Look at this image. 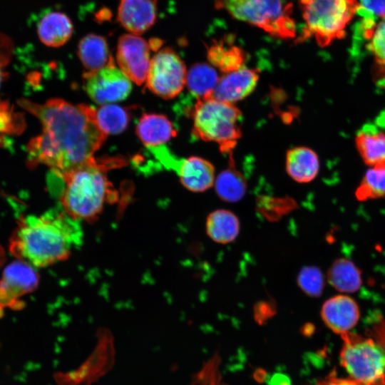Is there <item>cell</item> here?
I'll use <instances>...</instances> for the list:
<instances>
[{
    "label": "cell",
    "instance_id": "2",
    "mask_svg": "<svg viewBox=\"0 0 385 385\" xmlns=\"http://www.w3.org/2000/svg\"><path fill=\"white\" fill-rule=\"evenodd\" d=\"M80 221L61 207L40 215L21 217L9 241V250L34 267H46L67 259L82 245Z\"/></svg>",
    "mask_w": 385,
    "mask_h": 385
},
{
    "label": "cell",
    "instance_id": "32",
    "mask_svg": "<svg viewBox=\"0 0 385 385\" xmlns=\"http://www.w3.org/2000/svg\"><path fill=\"white\" fill-rule=\"evenodd\" d=\"M357 14L377 22L385 17V0H361Z\"/></svg>",
    "mask_w": 385,
    "mask_h": 385
},
{
    "label": "cell",
    "instance_id": "25",
    "mask_svg": "<svg viewBox=\"0 0 385 385\" xmlns=\"http://www.w3.org/2000/svg\"><path fill=\"white\" fill-rule=\"evenodd\" d=\"M214 186L218 197L228 202L240 200L247 190L243 175L232 165L218 174Z\"/></svg>",
    "mask_w": 385,
    "mask_h": 385
},
{
    "label": "cell",
    "instance_id": "22",
    "mask_svg": "<svg viewBox=\"0 0 385 385\" xmlns=\"http://www.w3.org/2000/svg\"><path fill=\"white\" fill-rule=\"evenodd\" d=\"M78 56L88 71L104 67L111 58L106 39L96 34L86 35L79 41Z\"/></svg>",
    "mask_w": 385,
    "mask_h": 385
},
{
    "label": "cell",
    "instance_id": "13",
    "mask_svg": "<svg viewBox=\"0 0 385 385\" xmlns=\"http://www.w3.org/2000/svg\"><path fill=\"white\" fill-rule=\"evenodd\" d=\"M171 168L178 175L182 185L192 192H204L215 183V167L203 158L191 156L180 160L175 159Z\"/></svg>",
    "mask_w": 385,
    "mask_h": 385
},
{
    "label": "cell",
    "instance_id": "8",
    "mask_svg": "<svg viewBox=\"0 0 385 385\" xmlns=\"http://www.w3.org/2000/svg\"><path fill=\"white\" fill-rule=\"evenodd\" d=\"M187 72L180 56L169 47L163 48L150 60L146 86L159 97L173 98L186 86Z\"/></svg>",
    "mask_w": 385,
    "mask_h": 385
},
{
    "label": "cell",
    "instance_id": "7",
    "mask_svg": "<svg viewBox=\"0 0 385 385\" xmlns=\"http://www.w3.org/2000/svg\"><path fill=\"white\" fill-rule=\"evenodd\" d=\"M340 362L349 376L360 385H384L385 349L371 339L346 333Z\"/></svg>",
    "mask_w": 385,
    "mask_h": 385
},
{
    "label": "cell",
    "instance_id": "31",
    "mask_svg": "<svg viewBox=\"0 0 385 385\" xmlns=\"http://www.w3.org/2000/svg\"><path fill=\"white\" fill-rule=\"evenodd\" d=\"M220 359L215 354L192 377L190 385H226L220 370Z\"/></svg>",
    "mask_w": 385,
    "mask_h": 385
},
{
    "label": "cell",
    "instance_id": "30",
    "mask_svg": "<svg viewBox=\"0 0 385 385\" xmlns=\"http://www.w3.org/2000/svg\"><path fill=\"white\" fill-rule=\"evenodd\" d=\"M297 284L307 295L319 297L324 289V277L321 270L315 266H306L297 275Z\"/></svg>",
    "mask_w": 385,
    "mask_h": 385
},
{
    "label": "cell",
    "instance_id": "3",
    "mask_svg": "<svg viewBox=\"0 0 385 385\" xmlns=\"http://www.w3.org/2000/svg\"><path fill=\"white\" fill-rule=\"evenodd\" d=\"M122 160L93 158L59 176L63 188L59 196L61 207L78 221L93 220L113 195L108 180V169L123 164Z\"/></svg>",
    "mask_w": 385,
    "mask_h": 385
},
{
    "label": "cell",
    "instance_id": "27",
    "mask_svg": "<svg viewBox=\"0 0 385 385\" xmlns=\"http://www.w3.org/2000/svg\"><path fill=\"white\" fill-rule=\"evenodd\" d=\"M96 119L101 129L108 135L123 131L130 120L128 108L114 104H104L95 108Z\"/></svg>",
    "mask_w": 385,
    "mask_h": 385
},
{
    "label": "cell",
    "instance_id": "29",
    "mask_svg": "<svg viewBox=\"0 0 385 385\" xmlns=\"http://www.w3.org/2000/svg\"><path fill=\"white\" fill-rule=\"evenodd\" d=\"M24 127L23 116L15 112L9 102L0 101V143L9 135H19Z\"/></svg>",
    "mask_w": 385,
    "mask_h": 385
},
{
    "label": "cell",
    "instance_id": "15",
    "mask_svg": "<svg viewBox=\"0 0 385 385\" xmlns=\"http://www.w3.org/2000/svg\"><path fill=\"white\" fill-rule=\"evenodd\" d=\"M157 0H121L117 19L120 24L133 34H141L155 23Z\"/></svg>",
    "mask_w": 385,
    "mask_h": 385
},
{
    "label": "cell",
    "instance_id": "16",
    "mask_svg": "<svg viewBox=\"0 0 385 385\" xmlns=\"http://www.w3.org/2000/svg\"><path fill=\"white\" fill-rule=\"evenodd\" d=\"M319 167L318 155L308 147H294L286 153V171L297 183H307L312 181L317 176Z\"/></svg>",
    "mask_w": 385,
    "mask_h": 385
},
{
    "label": "cell",
    "instance_id": "10",
    "mask_svg": "<svg viewBox=\"0 0 385 385\" xmlns=\"http://www.w3.org/2000/svg\"><path fill=\"white\" fill-rule=\"evenodd\" d=\"M38 283L33 266L19 260L9 264L0 280V309L20 307L19 299L34 291Z\"/></svg>",
    "mask_w": 385,
    "mask_h": 385
},
{
    "label": "cell",
    "instance_id": "4",
    "mask_svg": "<svg viewBox=\"0 0 385 385\" xmlns=\"http://www.w3.org/2000/svg\"><path fill=\"white\" fill-rule=\"evenodd\" d=\"M191 117L192 133L199 139L230 152L242 136V113L234 104L212 97L197 98Z\"/></svg>",
    "mask_w": 385,
    "mask_h": 385
},
{
    "label": "cell",
    "instance_id": "34",
    "mask_svg": "<svg viewBox=\"0 0 385 385\" xmlns=\"http://www.w3.org/2000/svg\"><path fill=\"white\" fill-rule=\"evenodd\" d=\"M269 385H292L289 378L282 373H274L268 379Z\"/></svg>",
    "mask_w": 385,
    "mask_h": 385
},
{
    "label": "cell",
    "instance_id": "36",
    "mask_svg": "<svg viewBox=\"0 0 385 385\" xmlns=\"http://www.w3.org/2000/svg\"><path fill=\"white\" fill-rule=\"evenodd\" d=\"M266 376L267 374H266L265 371L260 369L256 370L254 374V377L255 380H257L259 382L264 381L266 379V377H267Z\"/></svg>",
    "mask_w": 385,
    "mask_h": 385
},
{
    "label": "cell",
    "instance_id": "20",
    "mask_svg": "<svg viewBox=\"0 0 385 385\" xmlns=\"http://www.w3.org/2000/svg\"><path fill=\"white\" fill-rule=\"evenodd\" d=\"M207 235L220 244H227L237 237L240 225L237 215L230 210L219 209L210 212L206 219Z\"/></svg>",
    "mask_w": 385,
    "mask_h": 385
},
{
    "label": "cell",
    "instance_id": "14",
    "mask_svg": "<svg viewBox=\"0 0 385 385\" xmlns=\"http://www.w3.org/2000/svg\"><path fill=\"white\" fill-rule=\"evenodd\" d=\"M356 302L348 296L337 295L327 299L322 307L321 316L324 324L334 332L348 333L359 319Z\"/></svg>",
    "mask_w": 385,
    "mask_h": 385
},
{
    "label": "cell",
    "instance_id": "1",
    "mask_svg": "<svg viewBox=\"0 0 385 385\" xmlns=\"http://www.w3.org/2000/svg\"><path fill=\"white\" fill-rule=\"evenodd\" d=\"M19 104L41 123L42 133L27 145L28 165L43 164L58 176L93 158L107 135L96 119L95 108L52 98L43 104L21 99Z\"/></svg>",
    "mask_w": 385,
    "mask_h": 385
},
{
    "label": "cell",
    "instance_id": "24",
    "mask_svg": "<svg viewBox=\"0 0 385 385\" xmlns=\"http://www.w3.org/2000/svg\"><path fill=\"white\" fill-rule=\"evenodd\" d=\"M329 283L342 292H354L361 285V272L350 260L337 259L328 270Z\"/></svg>",
    "mask_w": 385,
    "mask_h": 385
},
{
    "label": "cell",
    "instance_id": "33",
    "mask_svg": "<svg viewBox=\"0 0 385 385\" xmlns=\"http://www.w3.org/2000/svg\"><path fill=\"white\" fill-rule=\"evenodd\" d=\"M12 51L11 41L6 36L0 34V87L8 74L5 68L11 59Z\"/></svg>",
    "mask_w": 385,
    "mask_h": 385
},
{
    "label": "cell",
    "instance_id": "17",
    "mask_svg": "<svg viewBox=\"0 0 385 385\" xmlns=\"http://www.w3.org/2000/svg\"><path fill=\"white\" fill-rule=\"evenodd\" d=\"M136 134L144 145L155 147L174 138L177 130L165 115L144 113L137 124Z\"/></svg>",
    "mask_w": 385,
    "mask_h": 385
},
{
    "label": "cell",
    "instance_id": "12",
    "mask_svg": "<svg viewBox=\"0 0 385 385\" xmlns=\"http://www.w3.org/2000/svg\"><path fill=\"white\" fill-rule=\"evenodd\" d=\"M259 78L258 69L243 66L221 76L210 97L235 104L254 91Z\"/></svg>",
    "mask_w": 385,
    "mask_h": 385
},
{
    "label": "cell",
    "instance_id": "35",
    "mask_svg": "<svg viewBox=\"0 0 385 385\" xmlns=\"http://www.w3.org/2000/svg\"><path fill=\"white\" fill-rule=\"evenodd\" d=\"M270 304L267 303H260L257 307H256L255 315L260 319H267L268 317L271 316L272 311L270 309Z\"/></svg>",
    "mask_w": 385,
    "mask_h": 385
},
{
    "label": "cell",
    "instance_id": "19",
    "mask_svg": "<svg viewBox=\"0 0 385 385\" xmlns=\"http://www.w3.org/2000/svg\"><path fill=\"white\" fill-rule=\"evenodd\" d=\"M356 149L369 166L385 163V133L373 125H366L355 138Z\"/></svg>",
    "mask_w": 385,
    "mask_h": 385
},
{
    "label": "cell",
    "instance_id": "6",
    "mask_svg": "<svg viewBox=\"0 0 385 385\" xmlns=\"http://www.w3.org/2000/svg\"><path fill=\"white\" fill-rule=\"evenodd\" d=\"M215 7L273 37L290 39L296 36L290 0H217Z\"/></svg>",
    "mask_w": 385,
    "mask_h": 385
},
{
    "label": "cell",
    "instance_id": "23",
    "mask_svg": "<svg viewBox=\"0 0 385 385\" xmlns=\"http://www.w3.org/2000/svg\"><path fill=\"white\" fill-rule=\"evenodd\" d=\"M220 78L215 68L209 63H197L187 72L186 86L197 99L210 97Z\"/></svg>",
    "mask_w": 385,
    "mask_h": 385
},
{
    "label": "cell",
    "instance_id": "26",
    "mask_svg": "<svg viewBox=\"0 0 385 385\" xmlns=\"http://www.w3.org/2000/svg\"><path fill=\"white\" fill-rule=\"evenodd\" d=\"M367 48L374 58V80L385 86V17L380 19L366 38Z\"/></svg>",
    "mask_w": 385,
    "mask_h": 385
},
{
    "label": "cell",
    "instance_id": "5",
    "mask_svg": "<svg viewBox=\"0 0 385 385\" xmlns=\"http://www.w3.org/2000/svg\"><path fill=\"white\" fill-rule=\"evenodd\" d=\"M304 27L298 41L314 38L325 47L343 38L359 7L357 0H299Z\"/></svg>",
    "mask_w": 385,
    "mask_h": 385
},
{
    "label": "cell",
    "instance_id": "9",
    "mask_svg": "<svg viewBox=\"0 0 385 385\" xmlns=\"http://www.w3.org/2000/svg\"><path fill=\"white\" fill-rule=\"evenodd\" d=\"M83 88L93 101L106 104L126 98L132 85L130 80L115 66L111 57L104 67L85 73Z\"/></svg>",
    "mask_w": 385,
    "mask_h": 385
},
{
    "label": "cell",
    "instance_id": "21",
    "mask_svg": "<svg viewBox=\"0 0 385 385\" xmlns=\"http://www.w3.org/2000/svg\"><path fill=\"white\" fill-rule=\"evenodd\" d=\"M208 63L222 73H227L242 67L246 61L243 50L225 40L213 41L207 50Z\"/></svg>",
    "mask_w": 385,
    "mask_h": 385
},
{
    "label": "cell",
    "instance_id": "11",
    "mask_svg": "<svg viewBox=\"0 0 385 385\" xmlns=\"http://www.w3.org/2000/svg\"><path fill=\"white\" fill-rule=\"evenodd\" d=\"M150 44L134 34L121 36L118 41L116 60L119 68L137 85L146 80L150 67Z\"/></svg>",
    "mask_w": 385,
    "mask_h": 385
},
{
    "label": "cell",
    "instance_id": "37",
    "mask_svg": "<svg viewBox=\"0 0 385 385\" xmlns=\"http://www.w3.org/2000/svg\"><path fill=\"white\" fill-rule=\"evenodd\" d=\"M5 261V252L3 247L0 245V267Z\"/></svg>",
    "mask_w": 385,
    "mask_h": 385
},
{
    "label": "cell",
    "instance_id": "28",
    "mask_svg": "<svg viewBox=\"0 0 385 385\" xmlns=\"http://www.w3.org/2000/svg\"><path fill=\"white\" fill-rule=\"evenodd\" d=\"M369 167L356 190L359 200L385 197V163Z\"/></svg>",
    "mask_w": 385,
    "mask_h": 385
},
{
    "label": "cell",
    "instance_id": "18",
    "mask_svg": "<svg viewBox=\"0 0 385 385\" xmlns=\"http://www.w3.org/2000/svg\"><path fill=\"white\" fill-rule=\"evenodd\" d=\"M37 33L39 39L46 46L59 47L71 37L73 24L65 14L48 11L37 23Z\"/></svg>",
    "mask_w": 385,
    "mask_h": 385
}]
</instances>
